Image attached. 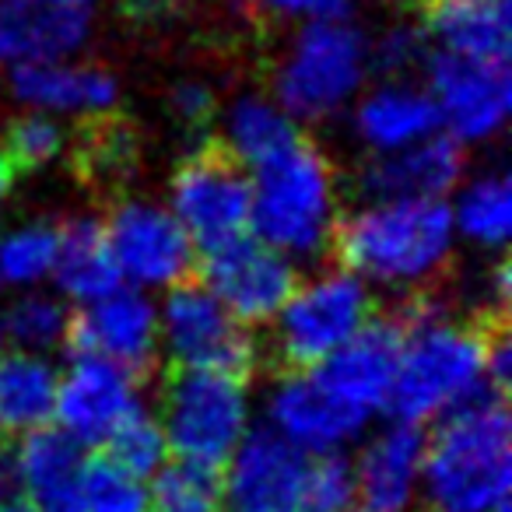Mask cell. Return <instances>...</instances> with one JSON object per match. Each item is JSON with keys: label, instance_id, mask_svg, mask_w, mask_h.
<instances>
[{"label": "cell", "instance_id": "obj_44", "mask_svg": "<svg viewBox=\"0 0 512 512\" xmlns=\"http://www.w3.org/2000/svg\"><path fill=\"white\" fill-rule=\"evenodd\" d=\"M474 4H505V0H474Z\"/></svg>", "mask_w": 512, "mask_h": 512}, {"label": "cell", "instance_id": "obj_42", "mask_svg": "<svg viewBox=\"0 0 512 512\" xmlns=\"http://www.w3.org/2000/svg\"><path fill=\"white\" fill-rule=\"evenodd\" d=\"M57 4H67V8H81V11H88V4H95V0H57Z\"/></svg>", "mask_w": 512, "mask_h": 512}, {"label": "cell", "instance_id": "obj_9", "mask_svg": "<svg viewBox=\"0 0 512 512\" xmlns=\"http://www.w3.org/2000/svg\"><path fill=\"white\" fill-rule=\"evenodd\" d=\"M158 351L176 369L242 372L253 365V337L204 285L169 288L158 302Z\"/></svg>", "mask_w": 512, "mask_h": 512}, {"label": "cell", "instance_id": "obj_37", "mask_svg": "<svg viewBox=\"0 0 512 512\" xmlns=\"http://www.w3.org/2000/svg\"><path fill=\"white\" fill-rule=\"evenodd\" d=\"M169 113L179 127L204 130L218 116V95H214V88L207 81L186 78L169 92Z\"/></svg>", "mask_w": 512, "mask_h": 512}, {"label": "cell", "instance_id": "obj_36", "mask_svg": "<svg viewBox=\"0 0 512 512\" xmlns=\"http://www.w3.org/2000/svg\"><path fill=\"white\" fill-rule=\"evenodd\" d=\"M355 502V477L344 453L313 456L309 470V505L306 512H341Z\"/></svg>", "mask_w": 512, "mask_h": 512}, {"label": "cell", "instance_id": "obj_19", "mask_svg": "<svg viewBox=\"0 0 512 512\" xmlns=\"http://www.w3.org/2000/svg\"><path fill=\"white\" fill-rule=\"evenodd\" d=\"M425 432L407 421H390L362 442L351 460L355 498L369 512H411L421 495Z\"/></svg>", "mask_w": 512, "mask_h": 512}, {"label": "cell", "instance_id": "obj_18", "mask_svg": "<svg viewBox=\"0 0 512 512\" xmlns=\"http://www.w3.org/2000/svg\"><path fill=\"white\" fill-rule=\"evenodd\" d=\"M400 362V327L369 320L341 351L316 365L320 383L358 418L372 421L390 407Z\"/></svg>", "mask_w": 512, "mask_h": 512}, {"label": "cell", "instance_id": "obj_21", "mask_svg": "<svg viewBox=\"0 0 512 512\" xmlns=\"http://www.w3.org/2000/svg\"><path fill=\"white\" fill-rule=\"evenodd\" d=\"M92 39V18L57 0H0V67L78 57Z\"/></svg>", "mask_w": 512, "mask_h": 512}, {"label": "cell", "instance_id": "obj_15", "mask_svg": "<svg viewBox=\"0 0 512 512\" xmlns=\"http://www.w3.org/2000/svg\"><path fill=\"white\" fill-rule=\"evenodd\" d=\"M264 425L309 456L344 453L369 428L351 407H344L313 369L281 376L264 397Z\"/></svg>", "mask_w": 512, "mask_h": 512}, {"label": "cell", "instance_id": "obj_12", "mask_svg": "<svg viewBox=\"0 0 512 512\" xmlns=\"http://www.w3.org/2000/svg\"><path fill=\"white\" fill-rule=\"evenodd\" d=\"M313 456L267 425L249 428L225 460L221 505L228 512H306Z\"/></svg>", "mask_w": 512, "mask_h": 512}, {"label": "cell", "instance_id": "obj_8", "mask_svg": "<svg viewBox=\"0 0 512 512\" xmlns=\"http://www.w3.org/2000/svg\"><path fill=\"white\" fill-rule=\"evenodd\" d=\"M421 71L439 130L449 141L460 148L488 144L505 130L512 116L509 60H474L432 50Z\"/></svg>", "mask_w": 512, "mask_h": 512}, {"label": "cell", "instance_id": "obj_10", "mask_svg": "<svg viewBox=\"0 0 512 512\" xmlns=\"http://www.w3.org/2000/svg\"><path fill=\"white\" fill-rule=\"evenodd\" d=\"M165 207L190 235L197 253L228 246L249 235V172L221 151H197L172 172Z\"/></svg>", "mask_w": 512, "mask_h": 512}, {"label": "cell", "instance_id": "obj_24", "mask_svg": "<svg viewBox=\"0 0 512 512\" xmlns=\"http://www.w3.org/2000/svg\"><path fill=\"white\" fill-rule=\"evenodd\" d=\"M60 369L50 355L0 348V435L22 439L53 425Z\"/></svg>", "mask_w": 512, "mask_h": 512}, {"label": "cell", "instance_id": "obj_26", "mask_svg": "<svg viewBox=\"0 0 512 512\" xmlns=\"http://www.w3.org/2000/svg\"><path fill=\"white\" fill-rule=\"evenodd\" d=\"M221 144L225 155L232 158L239 169L253 172L256 165H264L267 158L281 155L302 141V130L285 109L278 106L274 95L264 92H242L221 109Z\"/></svg>", "mask_w": 512, "mask_h": 512}, {"label": "cell", "instance_id": "obj_29", "mask_svg": "<svg viewBox=\"0 0 512 512\" xmlns=\"http://www.w3.org/2000/svg\"><path fill=\"white\" fill-rule=\"evenodd\" d=\"M0 341L4 348L50 355L64 341H71V309L57 292L46 288L18 292L0 309Z\"/></svg>", "mask_w": 512, "mask_h": 512}, {"label": "cell", "instance_id": "obj_1", "mask_svg": "<svg viewBox=\"0 0 512 512\" xmlns=\"http://www.w3.org/2000/svg\"><path fill=\"white\" fill-rule=\"evenodd\" d=\"M509 369L512 351L505 337L484 334L435 302L418 299L400 327L397 383L386 411L393 421L421 428L484 393H498V386L509 383Z\"/></svg>", "mask_w": 512, "mask_h": 512}, {"label": "cell", "instance_id": "obj_3", "mask_svg": "<svg viewBox=\"0 0 512 512\" xmlns=\"http://www.w3.org/2000/svg\"><path fill=\"white\" fill-rule=\"evenodd\" d=\"M512 425L498 393L470 400L425 435L421 495L425 512H495L509 505Z\"/></svg>", "mask_w": 512, "mask_h": 512}, {"label": "cell", "instance_id": "obj_45", "mask_svg": "<svg viewBox=\"0 0 512 512\" xmlns=\"http://www.w3.org/2000/svg\"><path fill=\"white\" fill-rule=\"evenodd\" d=\"M341 512H369V509H355V505H348V509H341Z\"/></svg>", "mask_w": 512, "mask_h": 512}, {"label": "cell", "instance_id": "obj_43", "mask_svg": "<svg viewBox=\"0 0 512 512\" xmlns=\"http://www.w3.org/2000/svg\"><path fill=\"white\" fill-rule=\"evenodd\" d=\"M390 4H421V0H390Z\"/></svg>", "mask_w": 512, "mask_h": 512}, {"label": "cell", "instance_id": "obj_14", "mask_svg": "<svg viewBox=\"0 0 512 512\" xmlns=\"http://www.w3.org/2000/svg\"><path fill=\"white\" fill-rule=\"evenodd\" d=\"M200 285L242 323L260 327L271 323L299 285V267L267 242L242 235V239L204 253V281Z\"/></svg>", "mask_w": 512, "mask_h": 512}, {"label": "cell", "instance_id": "obj_7", "mask_svg": "<svg viewBox=\"0 0 512 512\" xmlns=\"http://www.w3.org/2000/svg\"><path fill=\"white\" fill-rule=\"evenodd\" d=\"M372 320V288L348 267L299 281L274 316V351L292 369H316Z\"/></svg>", "mask_w": 512, "mask_h": 512}, {"label": "cell", "instance_id": "obj_22", "mask_svg": "<svg viewBox=\"0 0 512 512\" xmlns=\"http://www.w3.org/2000/svg\"><path fill=\"white\" fill-rule=\"evenodd\" d=\"M351 130L369 155H393L442 134L432 95L411 78H383L365 85L351 102Z\"/></svg>", "mask_w": 512, "mask_h": 512}, {"label": "cell", "instance_id": "obj_28", "mask_svg": "<svg viewBox=\"0 0 512 512\" xmlns=\"http://www.w3.org/2000/svg\"><path fill=\"white\" fill-rule=\"evenodd\" d=\"M456 239L481 253L505 249L512 235V179L502 169H484L456 183V197L446 200Z\"/></svg>", "mask_w": 512, "mask_h": 512}, {"label": "cell", "instance_id": "obj_39", "mask_svg": "<svg viewBox=\"0 0 512 512\" xmlns=\"http://www.w3.org/2000/svg\"><path fill=\"white\" fill-rule=\"evenodd\" d=\"M95 169H106V172H123L130 162H134V148L127 144V134L120 127H102L99 134L92 137V151H88Z\"/></svg>", "mask_w": 512, "mask_h": 512}, {"label": "cell", "instance_id": "obj_11", "mask_svg": "<svg viewBox=\"0 0 512 512\" xmlns=\"http://www.w3.org/2000/svg\"><path fill=\"white\" fill-rule=\"evenodd\" d=\"M106 242L113 249L120 281L137 292H169L190 278L197 249L172 211L158 200L130 197L109 211Z\"/></svg>", "mask_w": 512, "mask_h": 512}, {"label": "cell", "instance_id": "obj_23", "mask_svg": "<svg viewBox=\"0 0 512 512\" xmlns=\"http://www.w3.org/2000/svg\"><path fill=\"white\" fill-rule=\"evenodd\" d=\"M463 179V148L435 134L393 155H372L358 176L365 200H446Z\"/></svg>", "mask_w": 512, "mask_h": 512}, {"label": "cell", "instance_id": "obj_34", "mask_svg": "<svg viewBox=\"0 0 512 512\" xmlns=\"http://www.w3.org/2000/svg\"><path fill=\"white\" fill-rule=\"evenodd\" d=\"M106 456L113 463H120V467H127L130 474L148 481V477L169 460V446H165L162 425H158L155 414H148V407H144L141 414H134V418L109 439Z\"/></svg>", "mask_w": 512, "mask_h": 512}, {"label": "cell", "instance_id": "obj_5", "mask_svg": "<svg viewBox=\"0 0 512 512\" xmlns=\"http://www.w3.org/2000/svg\"><path fill=\"white\" fill-rule=\"evenodd\" d=\"M369 36L351 18L295 29L274 64V99L295 123H327L348 113L369 85Z\"/></svg>", "mask_w": 512, "mask_h": 512}, {"label": "cell", "instance_id": "obj_16", "mask_svg": "<svg viewBox=\"0 0 512 512\" xmlns=\"http://www.w3.org/2000/svg\"><path fill=\"white\" fill-rule=\"evenodd\" d=\"M71 341L78 355L141 372L158 355V302L130 285L113 288L102 299L71 316Z\"/></svg>", "mask_w": 512, "mask_h": 512}, {"label": "cell", "instance_id": "obj_31", "mask_svg": "<svg viewBox=\"0 0 512 512\" xmlns=\"http://www.w3.org/2000/svg\"><path fill=\"white\" fill-rule=\"evenodd\" d=\"M148 498L158 512H221V474L186 460H165L148 477Z\"/></svg>", "mask_w": 512, "mask_h": 512}, {"label": "cell", "instance_id": "obj_41", "mask_svg": "<svg viewBox=\"0 0 512 512\" xmlns=\"http://www.w3.org/2000/svg\"><path fill=\"white\" fill-rule=\"evenodd\" d=\"M0 512H32L29 505H22V502H4L0 505Z\"/></svg>", "mask_w": 512, "mask_h": 512}, {"label": "cell", "instance_id": "obj_32", "mask_svg": "<svg viewBox=\"0 0 512 512\" xmlns=\"http://www.w3.org/2000/svg\"><path fill=\"white\" fill-rule=\"evenodd\" d=\"M148 481L127 467L106 460H88L85 470V512H148Z\"/></svg>", "mask_w": 512, "mask_h": 512}, {"label": "cell", "instance_id": "obj_25", "mask_svg": "<svg viewBox=\"0 0 512 512\" xmlns=\"http://www.w3.org/2000/svg\"><path fill=\"white\" fill-rule=\"evenodd\" d=\"M50 285L57 288L60 299L74 302V306H88L123 285L99 221L74 218L60 225Z\"/></svg>", "mask_w": 512, "mask_h": 512}, {"label": "cell", "instance_id": "obj_38", "mask_svg": "<svg viewBox=\"0 0 512 512\" xmlns=\"http://www.w3.org/2000/svg\"><path fill=\"white\" fill-rule=\"evenodd\" d=\"M249 4L274 22L306 25L323 22V18H348L355 0H249Z\"/></svg>", "mask_w": 512, "mask_h": 512}, {"label": "cell", "instance_id": "obj_17", "mask_svg": "<svg viewBox=\"0 0 512 512\" xmlns=\"http://www.w3.org/2000/svg\"><path fill=\"white\" fill-rule=\"evenodd\" d=\"M11 95L25 113H43L53 120H102L120 106V81L99 64L78 57L46 60V64L15 67Z\"/></svg>", "mask_w": 512, "mask_h": 512}, {"label": "cell", "instance_id": "obj_30", "mask_svg": "<svg viewBox=\"0 0 512 512\" xmlns=\"http://www.w3.org/2000/svg\"><path fill=\"white\" fill-rule=\"evenodd\" d=\"M57 232L53 221H18L0 232V292L18 295L50 285Z\"/></svg>", "mask_w": 512, "mask_h": 512}, {"label": "cell", "instance_id": "obj_4", "mask_svg": "<svg viewBox=\"0 0 512 512\" xmlns=\"http://www.w3.org/2000/svg\"><path fill=\"white\" fill-rule=\"evenodd\" d=\"M249 193L253 239L267 242L295 264L327 253L341 221V200L334 169L306 137L256 165L249 172Z\"/></svg>", "mask_w": 512, "mask_h": 512}, {"label": "cell", "instance_id": "obj_40", "mask_svg": "<svg viewBox=\"0 0 512 512\" xmlns=\"http://www.w3.org/2000/svg\"><path fill=\"white\" fill-rule=\"evenodd\" d=\"M11 186H15V165L8 162V155H4V151H0V200L8 197Z\"/></svg>", "mask_w": 512, "mask_h": 512}, {"label": "cell", "instance_id": "obj_33", "mask_svg": "<svg viewBox=\"0 0 512 512\" xmlns=\"http://www.w3.org/2000/svg\"><path fill=\"white\" fill-rule=\"evenodd\" d=\"M67 148V130L64 120H53L43 113H22L4 134V155L11 165L22 169H46L53 165Z\"/></svg>", "mask_w": 512, "mask_h": 512}, {"label": "cell", "instance_id": "obj_20", "mask_svg": "<svg viewBox=\"0 0 512 512\" xmlns=\"http://www.w3.org/2000/svg\"><path fill=\"white\" fill-rule=\"evenodd\" d=\"M88 449L60 428H39L11 453V484L32 512H85Z\"/></svg>", "mask_w": 512, "mask_h": 512}, {"label": "cell", "instance_id": "obj_6", "mask_svg": "<svg viewBox=\"0 0 512 512\" xmlns=\"http://www.w3.org/2000/svg\"><path fill=\"white\" fill-rule=\"evenodd\" d=\"M155 418L172 460L221 470L253 428V397L235 372L179 369L165 383Z\"/></svg>", "mask_w": 512, "mask_h": 512}, {"label": "cell", "instance_id": "obj_27", "mask_svg": "<svg viewBox=\"0 0 512 512\" xmlns=\"http://www.w3.org/2000/svg\"><path fill=\"white\" fill-rule=\"evenodd\" d=\"M428 46L453 57L509 60L512 22L505 4H474V0H446L428 18Z\"/></svg>", "mask_w": 512, "mask_h": 512}, {"label": "cell", "instance_id": "obj_35", "mask_svg": "<svg viewBox=\"0 0 512 512\" xmlns=\"http://www.w3.org/2000/svg\"><path fill=\"white\" fill-rule=\"evenodd\" d=\"M432 53L425 29L411 22L386 25L376 39H369V64L383 78H411V71H421Z\"/></svg>", "mask_w": 512, "mask_h": 512}, {"label": "cell", "instance_id": "obj_46", "mask_svg": "<svg viewBox=\"0 0 512 512\" xmlns=\"http://www.w3.org/2000/svg\"><path fill=\"white\" fill-rule=\"evenodd\" d=\"M495 512H509V505H502V509H495Z\"/></svg>", "mask_w": 512, "mask_h": 512}, {"label": "cell", "instance_id": "obj_2", "mask_svg": "<svg viewBox=\"0 0 512 512\" xmlns=\"http://www.w3.org/2000/svg\"><path fill=\"white\" fill-rule=\"evenodd\" d=\"M341 264L369 288L414 292L435 281L456 253L446 200H362L337 221Z\"/></svg>", "mask_w": 512, "mask_h": 512}, {"label": "cell", "instance_id": "obj_13", "mask_svg": "<svg viewBox=\"0 0 512 512\" xmlns=\"http://www.w3.org/2000/svg\"><path fill=\"white\" fill-rule=\"evenodd\" d=\"M144 411V393L137 372L102 362L92 355H74L60 369L53 421L81 449H106L109 439Z\"/></svg>", "mask_w": 512, "mask_h": 512}]
</instances>
